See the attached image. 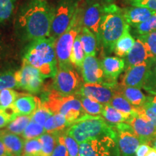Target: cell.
<instances>
[{
  "label": "cell",
  "mask_w": 156,
  "mask_h": 156,
  "mask_svg": "<svg viewBox=\"0 0 156 156\" xmlns=\"http://www.w3.org/2000/svg\"><path fill=\"white\" fill-rule=\"evenodd\" d=\"M105 10L101 25V44L108 53H112L117 41L130 26L126 22L122 9L115 4H106Z\"/></svg>",
  "instance_id": "277c9868"
},
{
  "label": "cell",
  "mask_w": 156,
  "mask_h": 156,
  "mask_svg": "<svg viewBox=\"0 0 156 156\" xmlns=\"http://www.w3.org/2000/svg\"><path fill=\"white\" fill-rule=\"evenodd\" d=\"M65 134L73 137L78 143L103 136H116L114 126L102 116L85 114L70 125Z\"/></svg>",
  "instance_id": "3957f363"
},
{
  "label": "cell",
  "mask_w": 156,
  "mask_h": 156,
  "mask_svg": "<svg viewBox=\"0 0 156 156\" xmlns=\"http://www.w3.org/2000/svg\"><path fill=\"white\" fill-rule=\"evenodd\" d=\"M136 113L137 114L146 117L147 119H149L153 123L156 127V112H153V110L147 108V107L142 106L136 108Z\"/></svg>",
  "instance_id": "ee69618b"
},
{
  "label": "cell",
  "mask_w": 156,
  "mask_h": 156,
  "mask_svg": "<svg viewBox=\"0 0 156 156\" xmlns=\"http://www.w3.org/2000/svg\"><path fill=\"white\" fill-rule=\"evenodd\" d=\"M80 38L85 56L96 55L100 44L94 34L87 28L83 27L80 34Z\"/></svg>",
  "instance_id": "603a6c76"
},
{
  "label": "cell",
  "mask_w": 156,
  "mask_h": 156,
  "mask_svg": "<svg viewBox=\"0 0 156 156\" xmlns=\"http://www.w3.org/2000/svg\"><path fill=\"white\" fill-rule=\"evenodd\" d=\"M0 140L5 144L12 156L22 155L25 141L17 134L11 133L7 129L3 130Z\"/></svg>",
  "instance_id": "44dd1931"
},
{
  "label": "cell",
  "mask_w": 156,
  "mask_h": 156,
  "mask_svg": "<svg viewBox=\"0 0 156 156\" xmlns=\"http://www.w3.org/2000/svg\"><path fill=\"white\" fill-rule=\"evenodd\" d=\"M106 4L101 2L87 3L82 10V25L93 33L101 45V25L104 15Z\"/></svg>",
  "instance_id": "4fadbf2b"
},
{
  "label": "cell",
  "mask_w": 156,
  "mask_h": 156,
  "mask_svg": "<svg viewBox=\"0 0 156 156\" xmlns=\"http://www.w3.org/2000/svg\"><path fill=\"white\" fill-rule=\"evenodd\" d=\"M81 80L73 67H58L53 77L51 88L62 95L77 94L80 88Z\"/></svg>",
  "instance_id": "ba28073f"
},
{
  "label": "cell",
  "mask_w": 156,
  "mask_h": 156,
  "mask_svg": "<svg viewBox=\"0 0 156 156\" xmlns=\"http://www.w3.org/2000/svg\"><path fill=\"white\" fill-rule=\"evenodd\" d=\"M118 84L83 83L77 95L88 98L103 105L109 104L116 92Z\"/></svg>",
  "instance_id": "7c38bea8"
},
{
  "label": "cell",
  "mask_w": 156,
  "mask_h": 156,
  "mask_svg": "<svg viewBox=\"0 0 156 156\" xmlns=\"http://www.w3.org/2000/svg\"><path fill=\"white\" fill-rule=\"evenodd\" d=\"M17 0H0V23L10 18L15 9Z\"/></svg>",
  "instance_id": "e575fe53"
},
{
  "label": "cell",
  "mask_w": 156,
  "mask_h": 156,
  "mask_svg": "<svg viewBox=\"0 0 156 156\" xmlns=\"http://www.w3.org/2000/svg\"><path fill=\"white\" fill-rule=\"evenodd\" d=\"M151 58V55L147 46L139 38H136L133 47L124 58L125 69L147 62Z\"/></svg>",
  "instance_id": "ac0fdd59"
},
{
  "label": "cell",
  "mask_w": 156,
  "mask_h": 156,
  "mask_svg": "<svg viewBox=\"0 0 156 156\" xmlns=\"http://www.w3.org/2000/svg\"><path fill=\"white\" fill-rule=\"evenodd\" d=\"M17 87L30 93H38L43 88L44 77L40 71L23 60L20 69L15 73Z\"/></svg>",
  "instance_id": "9c48e42d"
},
{
  "label": "cell",
  "mask_w": 156,
  "mask_h": 156,
  "mask_svg": "<svg viewBox=\"0 0 156 156\" xmlns=\"http://www.w3.org/2000/svg\"><path fill=\"white\" fill-rule=\"evenodd\" d=\"M32 116H18L7 126V131L17 135H20L30 122Z\"/></svg>",
  "instance_id": "f546056e"
},
{
  "label": "cell",
  "mask_w": 156,
  "mask_h": 156,
  "mask_svg": "<svg viewBox=\"0 0 156 156\" xmlns=\"http://www.w3.org/2000/svg\"><path fill=\"white\" fill-rule=\"evenodd\" d=\"M123 15L127 24L129 26L136 25L144 23L155 12V11L142 7H132L122 9Z\"/></svg>",
  "instance_id": "d6986e66"
},
{
  "label": "cell",
  "mask_w": 156,
  "mask_h": 156,
  "mask_svg": "<svg viewBox=\"0 0 156 156\" xmlns=\"http://www.w3.org/2000/svg\"><path fill=\"white\" fill-rule=\"evenodd\" d=\"M2 132H3V131H1V130H0V136H1L2 134Z\"/></svg>",
  "instance_id": "db71d44e"
},
{
  "label": "cell",
  "mask_w": 156,
  "mask_h": 156,
  "mask_svg": "<svg viewBox=\"0 0 156 156\" xmlns=\"http://www.w3.org/2000/svg\"><path fill=\"white\" fill-rule=\"evenodd\" d=\"M145 156H156V149L154 147H151Z\"/></svg>",
  "instance_id": "f907efd6"
},
{
  "label": "cell",
  "mask_w": 156,
  "mask_h": 156,
  "mask_svg": "<svg viewBox=\"0 0 156 156\" xmlns=\"http://www.w3.org/2000/svg\"><path fill=\"white\" fill-rule=\"evenodd\" d=\"M80 0H58L54 7L49 37L56 40L69 28L80 7Z\"/></svg>",
  "instance_id": "52a82bcc"
},
{
  "label": "cell",
  "mask_w": 156,
  "mask_h": 156,
  "mask_svg": "<svg viewBox=\"0 0 156 156\" xmlns=\"http://www.w3.org/2000/svg\"><path fill=\"white\" fill-rule=\"evenodd\" d=\"M142 106L147 107V108H151L153 112H156V95L153 96H147V101L145 103V104Z\"/></svg>",
  "instance_id": "7dc6e473"
},
{
  "label": "cell",
  "mask_w": 156,
  "mask_h": 156,
  "mask_svg": "<svg viewBox=\"0 0 156 156\" xmlns=\"http://www.w3.org/2000/svg\"><path fill=\"white\" fill-rule=\"evenodd\" d=\"M113 126L116 132L117 144L121 155L122 156H134L142 142L134 132L133 129L125 122Z\"/></svg>",
  "instance_id": "8fae6325"
},
{
  "label": "cell",
  "mask_w": 156,
  "mask_h": 156,
  "mask_svg": "<svg viewBox=\"0 0 156 156\" xmlns=\"http://www.w3.org/2000/svg\"><path fill=\"white\" fill-rule=\"evenodd\" d=\"M46 132L44 126L38 124V123L30 121L28 125L25 129L23 132L22 136L25 140L34 139V138L39 137Z\"/></svg>",
  "instance_id": "d590c367"
},
{
  "label": "cell",
  "mask_w": 156,
  "mask_h": 156,
  "mask_svg": "<svg viewBox=\"0 0 156 156\" xmlns=\"http://www.w3.org/2000/svg\"><path fill=\"white\" fill-rule=\"evenodd\" d=\"M70 126L66 117L60 114H53L44 124L46 132H63Z\"/></svg>",
  "instance_id": "484cf974"
},
{
  "label": "cell",
  "mask_w": 156,
  "mask_h": 156,
  "mask_svg": "<svg viewBox=\"0 0 156 156\" xmlns=\"http://www.w3.org/2000/svg\"><path fill=\"white\" fill-rule=\"evenodd\" d=\"M85 54L84 52L83 46H82L80 34L76 38L74 43L70 55V61L73 65L75 66L78 69H81L83 61L85 59Z\"/></svg>",
  "instance_id": "f1b7e54d"
},
{
  "label": "cell",
  "mask_w": 156,
  "mask_h": 156,
  "mask_svg": "<svg viewBox=\"0 0 156 156\" xmlns=\"http://www.w3.org/2000/svg\"><path fill=\"white\" fill-rule=\"evenodd\" d=\"M17 87L15 73L12 71L0 72V91L6 88Z\"/></svg>",
  "instance_id": "ab89813d"
},
{
  "label": "cell",
  "mask_w": 156,
  "mask_h": 156,
  "mask_svg": "<svg viewBox=\"0 0 156 156\" xmlns=\"http://www.w3.org/2000/svg\"><path fill=\"white\" fill-rule=\"evenodd\" d=\"M82 10L83 7L80 6L69 28L55 41V51L58 67H72L73 66L70 61V55L75 39L80 34L83 28Z\"/></svg>",
  "instance_id": "8992f818"
},
{
  "label": "cell",
  "mask_w": 156,
  "mask_h": 156,
  "mask_svg": "<svg viewBox=\"0 0 156 156\" xmlns=\"http://www.w3.org/2000/svg\"><path fill=\"white\" fill-rule=\"evenodd\" d=\"M64 141L69 156H79L80 144L73 137L64 133Z\"/></svg>",
  "instance_id": "b9f144b4"
},
{
  "label": "cell",
  "mask_w": 156,
  "mask_h": 156,
  "mask_svg": "<svg viewBox=\"0 0 156 156\" xmlns=\"http://www.w3.org/2000/svg\"><path fill=\"white\" fill-rule=\"evenodd\" d=\"M53 12L47 0H28L17 16V34L30 42L49 37Z\"/></svg>",
  "instance_id": "6da1fadb"
},
{
  "label": "cell",
  "mask_w": 156,
  "mask_h": 156,
  "mask_svg": "<svg viewBox=\"0 0 156 156\" xmlns=\"http://www.w3.org/2000/svg\"><path fill=\"white\" fill-rule=\"evenodd\" d=\"M80 99L82 106L87 114L91 115V116H101L102 114L104 105L97 102L88 98L80 96L78 95Z\"/></svg>",
  "instance_id": "4dcf8cb0"
},
{
  "label": "cell",
  "mask_w": 156,
  "mask_h": 156,
  "mask_svg": "<svg viewBox=\"0 0 156 156\" xmlns=\"http://www.w3.org/2000/svg\"><path fill=\"white\" fill-rule=\"evenodd\" d=\"M111 156H121V153L119 152V147H116V149L115 150L114 152L112 153V155Z\"/></svg>",
  "instance_id": "816d5d0a"
},
{
  "label": "cell",
  "mask_w": 156,
  "mask_h": 156,
  "mask_svg": "<svg viewBox=\"0 0 156 156\" xmlns=\"http://www.w3.org/2000/svg\"><path fill=\"white\" fill-rule=\"evenodd\" d=\"M134 39L130 34V28L126 30V32L123 34V36L117 41L114 48V52L119 57H126L132 48L133 47Z\"/></svg>",
  "instance_id": "cb8c5ba5"
},
{
  "label": "cell",
  "mask_w": 156,
  "mask_h": 156,
  "mask_svg": "<svg viewBox=\"0 0 156 156\" xmlns=\"http://www.w3.org/2000/svg\"><path fill=\"white\" fill-rule=\"evenodd\" d=\"M53 115V113L44 106V103L41 99L38 98V103H37L36 110L35 111L34 114L32 115L31 121L35 122L41 125L44 126L45 123L48 120V118Z\"/></svg>",
  "instance_id": "d6a6232c"
},
{
  "label": "cell",
  "mask_w": 156,
  "mask_h": 156,
  "mask_svg": "<svg viewBox=\"0 0 156 156\" xmlns=\"http://www.w3.org/2000/svg\"><path fill=\"white\" fill-rule=\"evenodd\" d=\"M151 147L147 143H142L137 149H136L135 155L136 156H145L146 154L148 153Z\"/></svg>",
  "instance_id": "bcb514c9"
},
{
  "label": "cell",
  "mask_w": 156,
  "mask_h": 156,
  "mask_svg": "<svg viewBox=\"0 0 156 156\" xmlns=\"http://www.w3.org/2000/svg\"><path fill=\"white\" fill-rule=\"evenodd\" d=\"M80 70L85 83H106L101 61L95 56H85Z\"/></svg>",
  "instance_id": "9a60e30c"
},
{
  "label": "cell",
  "mask_w": 156,
  "mask_h": 156,
  "mask_svg": "<svg viewBox=\"0 0 156 156\" xmlns=\"http://www.w3.org/2000/svg\"><path fill=\"white\" fill-rule=\"evenodd\" d=\"M42 145L40 136L25 140L24 148L21 156H41Z\"/></svg>",
  "instance_id": "1f68e13d"
},
{
  "label": "cell",
  "mask_w": 156,
  "mask_h": 156,
  "mask_svg": "<svg viewBox=\"0 0 156 156\" xmlns=\"http://www.w3.org/2000/svg\"><path fill=\"white\" fill-rule=\"evenodd\" d=\"M19 93L12 88L3 89L0 91V106L13 108L15 101Z\"/></svg>",
  "instance_id": "8d00e7d4"
},
{
  "label": "cell",
  "mask_w": 156,
  "mask_h": 156,
  "mask_svg": "<svg viewBox=\"0 0 156 156\" xmlns=\"http://www.w3.org/2000/svg\"><path fill=\"white\" fill-rule=\"evenodd\" d=\"M142 89L152 95H156V58L152 63Z\"/></svg>",
  "instance_id": "836d02e7"
},
{
  "label": "cell",
  "mask_w": 156,
  "mask_h": 156,
  "mask_svg": "<svg viewBox=\"0 0 156 156\" xmlns=\"http://www.w3.org/2000/svg\"><path fill=\"white\" fill-rule=\"evenodd\" d=\"M151 145H153V147L155 148V149H156V136L153 140V141L151 142Z\"/></svg>",
  "instance_id": "f5cc1de1"
},
{
  "label": "cell",
  "mask_w": 156,
  "mask_h": 156,
  "mask_svg": "<svg viewBox=\"0 0 156 156\" xmlns=\"http://www.w3.org/2000/svg\"><path fill=\"white\" fill-rule=\"evenodd\" d=\"M117 91H119L132 106L136 108L143 106L147 98V96L142 92L141 90L136 87L118 85Z\"/></svg>",
  "instance_id": "7402d4cb"
},
{
  "label": "cell",
  "mask_w": 156,
  "mask_h": 156,
  "mask_svg": "<svg viewBox=\"0 0 156 156\" xmlns=\"http://www.w3.org/2000/svg\"><path fill=\"white\" fill-rule=\"evenodd\" d=\"M113 0H86L87 3L90 2H101L103 4H108L112 3Z\"/></svg>",
  "instance_id": "681fc988"
},
{
  "label": "cell",
  "mask_w": 156,
  "mask_h": 156,
  "mask_svg": "<svg viewBox=\"0 0 156 156\" xmlns=\"http://www.w3.org/2000/svg\"><path fill=\"white\" fill-rule=\"evenodd\" d=\"M51 156H69L67 147L64 145V133L60 134V136H58L57 145Z\"/></svg>",
  "instance_id": "7bdbcfd3"
},
{
  "label": "cell",
  "mask_w": 156,
  "mask_h": 156,
  "mask_svg": "<svg viewBox=\"0 0 156 156\" xmlns=\"http://www.w3.org/2000/svg\"><path fill=\"white\" fill-rule=\"evenodd\" d=\"M133 7H146L156 12V0H129Z\"/></svg>",
  "instance_id": "f6af8a7d"
},
{
  "label": "cell",
  "mask_w": 156,
  "mask_h": 156,
  "mask_svg": "<svg viewBox=\"0 0 156 156\" xmlns=\"http://www.w3.org/2000/svg\"><path fill=\"white\" fill-rule=\"evenodd\" d=\"M133 129L142 143L151 145L156 136V127L149 119L141 115L134 114L126 122Z\"/></svg>",
  "instance_id": "2e32d148"
},
{
  "label": "cell",
  "mask_w": 156,
  "mask_h": 156,
  "mask_svg": "<svg viewBox=\"0 0 156 156\" xmlns=\"http://www.w3.org/2000/svg\"><path fill=\"white\" fill-rule=\"evenodd\" d=\"M134 28L135 29L136 34H138L137 36H143L156 31V12L149 19L144 23L136 25Z\"/></svg>",
  "instance_id": "74e56055"
},
{
  "label": "cell",
  "mask_w": 156,
  "mask_h": 156,
  "mask_svg": "<svg viewBox=\"0 0 156 156\" xmlns=\"http://www.w3.org/2000/svg\"><path fill=\"white\" fill-rule=\"evenodd\" d=\"M41 101L53 114H60L65 116L70 125L86 114L77 94L62 95L52 88L47 89L44 90Z\"/></svg>",
  "instance_id": "5b68a950"
},
{
  "label": "cell",
  "mask_w": 156,
  "mask_h": 156,
  "mask_svg": "<svg viewBox=\"0 0 156 156\" xmlns=\"http://www.w3.org/2000/svg\"><path fill=\"white\" fill-rule=\"evenodd\" d=\"M17 116L13 108L0 106V129L7 126Z\"/></svg>",
  "instance_id": "60d3db41"
},
{
  "label": "cell",
  "mask_w": 156,
  "mask_h": 156,
  "mask_svg": "<svg viewBox=\"0 0 156 156\" xmlns=\"http://www.w3.org/2000/svg\"><path fill=\"white\" fill-rule=\"evenodd\" d=\"M23 60L38 69L44 78L54 77L58 70L55 40L46 37L30 42Z\"/></svg>",
  "instance_id": "7a4b0ae2"
},
{
  "label": "cell",
  "mask_w": 156,
  "mask_h": 156,
  "mask_svg": "<svg viewBox=\"0 0 156 156\" xmlns=\"http://www.w3.org/2000/svg\"><path fill=\"white\" fill-rule=\"evenodd\" d=\"M116 136H103L80 144L79 156H111L116 147Z\"/></svg>",
  "instance_id": "30bf717a"
},
{
  "label": "cell",
  "mask_w": 156,
  "mask_h": 156,
  "mask_svg": "<svg viewBox=\"0 0 156 156\" xmlns=\"http://www.w3.org/2000/svg\"><path fill=\"white\" fill-rule=\"evenodd\" d=\"M38 98L30 94L19 93L15 101L13 109L17 116H32L36 110Z\"/></svg>",
  "instance_id": "ffe728a7"
},
{
  "label": "cell",
  "mask_w": 156,
  "mask_h": 156,
  "mask_svg": "<svg viewBox=\"0 0 156 156\" xmlns=\"http://www.w3.org/2000/svg\"><path fill=\"white\" fill-rule=\"evenodd\" d=\"M0 156H12L1 140H0Z\"/></svg>",
  "instance_id": "c3c4849f"
},
{
  "label": "cell",
  "mask_w": 156,
  "mask_h": 156,
  "mask_svg": "<svg viewBox=\"0 0 156 156\" xmlns=\"http://www.w3.org/2000/svg\"><path fill=\"white\" fill-rule=\"evenodd\" d=\"M101 116L108 124H112V125L123 122L126 123V122L131 118V117L126 116L123 113L119 112L118 110L114 108L110 104L104 105V108H103Z\"/></svg>",
  "instance_id": "83f0119b"
},
{
  "label": "cell",
  "mask_w": 156,
  "mask_h": 156,
  "mask_svg": "<svg viewBox=\"0 0 156 156\" xmlns=\"http://www.w3.org/2000/svg\"><path fill=\"white\" fill-rule=\"evenodd\" d=\"M139 38L141 41L144 43V44L147 46L151 57L153 59L156 58V31L152 32L143 36H140L136 37Z\"/></svg>",
  "instance_id": "f35d334b"
},
{
  "label": "cell",
  "mask_w": 156,
  "mask_h": 156,
  "mask_svg": "<svg viewBox=\"0 0 156 156\" xmlns=\"http://www.w3.org/2000/svg\"><path fill=\"white\" fill-rule=\"evenodd\" d=\"M154 59H150L143 63L124 69V74L120 85L141 89L147 77Z\"/></svg>",
  "instance_id": "5bb4252c"
},
{
  "label": "cell",
  "mask_w": 156,
  "mask_h": 156,
  "mask_svg": "<svg viewBox=\"0 0 156 156\" xmlns=\"http://www.w3.org/2000/svg\"><path fill=\"white\" fill-rule=\"evenodd\" d=\"M106 83L116 84L121 73L125 69L124 58L117 56H105L101 61Z\"/></svg>",
  "instance_id": "e0dca14e"
},
{
  "label": "cell",
  "mask_w": 156,
  "mask_h": 156,
  "mask_svg": "<svg viewBox=\"0 0 156 156\" xmlns=\"http://www.w3.org/2000/svg\"><path fill=\"white\" fill-rule=\"evenodd\" d=\"M62 132H45L40 136L42 145L41 156H51L58 143V136Z\"/></svg>",
  "instance_id": "4316f807"
},
{
  "label": "cell",
  "mask_w": 156,
  "mask_h": 156,
  "mask_svg": "<svg viewBox=\"0 0 156 156\" xmlns=\"http://www.w3.org/2000/svg\"><path fill=\"white\" fill-rule=\"evenodd\" d=\"M109 104L118 110L119 112L123 113L126 116L132 117L136 114V107L132 106L129 101L121 93L117 91L113 96L112 101Z\"/></svg>",
  "instance_id": "d4e9b609"
}]
</instances>
